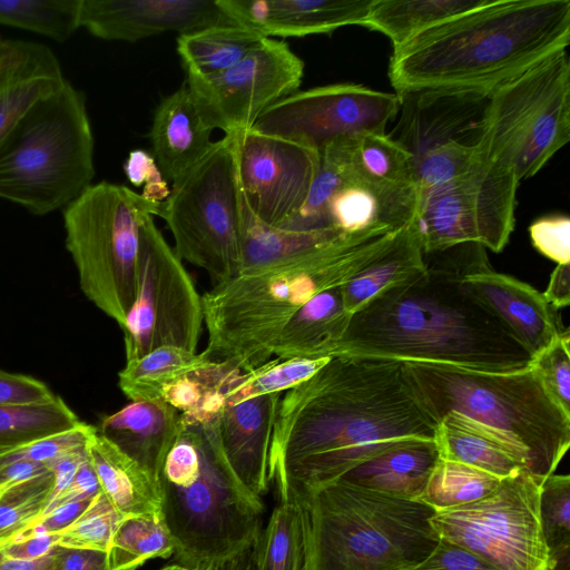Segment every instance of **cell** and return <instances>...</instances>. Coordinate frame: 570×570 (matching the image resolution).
Segmentation results:
<instances>
[{
  "label": "cell",
  "mask_w": 570,
  "mask_h": 570,
  "mask_svg": "<svg viewBox=\"0 0 570 570\" xmlns=\"http://www.w3.org/2000/svg\"><path fill=\"white\" fill-rule=\"evenodd\" d=\"M438 423L413 390L404 362L340 354L282 394L269 458L278 500L340 479Z\"/></svg>",
  "instance_id": "6da1fadb"
},
{
  "label": "cell",
  "mask_w": 570,
  "mask_h": 570,
  "mask_svg": "<svg viewBox=\"0 0 570 570\" xmlns=\"http://www.w3.org/2000/svg\"><path fill=\"white\" fill-rule=\"evenodd\" d=\"M485 257V248L474 243L424 253L421 274L382 291L352 314L336 355L490 372L532 366L529 351L463 283Z\"/></svg>",
  "instance_id": "7a4b0ae2"
},
{
  "label": "cell",
  "mask_w": 570,
  "mask_h": 570,
  "mask_svg": "<svg viewBox=\"0 0 570 570\" xmlns=\"http://www.w3.org/2000/svg\"><path fill=\"white\" fill-rule=\"evenodd\" d=\"M570 41L569 0H487L393 50L395 94L469 90L487 96Z\"/></svg>",
  "instance_id": "3957f363"
},
{
  "label": "cell",
  "mask_w": 570,
  "mask_h": 570,
  "mask_svg": "<svg viewBox=\"0 0 570 570\" xmlns=\"http://www.w3.org/2000/svg\"><path fill=\"white\" fill-rule=\"evenodd\" d=\"M395 233L350 235L325 248L243 271L216 284L202 295L208 332L204 354L210 361H234L243 372L266 363L293 315L315 295L351 281L386 248Z\"/></svg>",
  "instance_id": "277c9868"
},
{
  "label": "cell",
  "mask_w": 570,
  "mask_h": 570,
  "mask_svg": "<svg viewBox=\"0 0 570 570\" xmlns=\"http://www.w3.org/2000/svg\"><path fill=\"white\" fill-rule=\"evenodd\" d=\"M419 400L438 423L463 419L497 438L532 475L554 473L570 445V415L546 390L533 366L490 372L404 362Z\"/></svg>",
  "instance_id": "5b68a950"
},
{
  "label": "cell",
  "mask_w": 570,
  "mask_h": 570,
  "mask_svg": "<svg viewBox=\"0 0 570 570\" xmlns=\"http://www.w3.org/2000/svg\"><path fill=\"white\" fill-rule=\"evenodd\" d=\"M286 499L302 512L304 570H413L439 542L435 511L419 501L341 480Z\"/></svg>",
  "instance_id": "8992f818"
},
{
  "label": "cell",
  "mask_w": 570,
  "mask_h": 570,
  "mask_svg": "<svg viewBox=\"0 0 570 570\" xmlns=\"http://www.w3.org/2000/svg\"><path fill=\"white\" fill-rule=\"evenodd\" d=\"M158 483L177 563L199 568L256 542L263 500L252 494L228 466L214 422L198 425L183 421Z\"/></svg>",
  "instance_id": "52a82bcc"
},
{
  "label": "cell",
  "mask_w": 570,
  "mask_h": 570,
  "mask_svg": "<svg viewBox=\"0 0 570 570\" xmlns=\"http://www.w3.org/2000/svg\"><path fill=\"white\" fill-rule=\"evenodd\" d=\"M94 176L86 98L66 80L36 101L1 141L0 198L46 215L76 199Z\"/></svg>",
  "instance_id": "ba28073f"
},
{
  "label": "cell",
  "mask_w": 570,
  "mask_h": 570,
  "mask_svg": "<svg viewBox=\"0 0 570 570\" xmlns=\"http://www.w3.org/2000/svg\"><path fill=\"white\" fill-rule=\"evenodd\" d=\"M161 203L108 181L90 185L63 209L66 247L86 297L120 327L136 297L140 223Z\"/></svg>",
  "instance_id": "9c48e42d"
},
{
  "label": "cell",
  "mask_w": 570,
  "mask_h": 570,
  "mask_svg": "<svg viewBox=\"0 0 570 570\" xmlns=\"http://www.w3.org/2000/svg\"><path fill=\"white\" fill-rule=\"evenodd\" d=\"M569 139L570 61L562 50L490 94L474 144L521 181L537 175Z\"/></svg>",
  "instance_id": "30bf717a"
},
{
  "label": "cell",
  "mask_w": 570,
  "mask_h": 570,
  "mask_svg": "<svg viewBox=\"0 0 570 570\" xmlns=\"http://www.w3.org/2000/svg\"><path fill=\"white\" fill-rule=\"evenodd\" d=\"M161 217L181 259L204 269L216 283L240 271L242 195L235 135L214 141L208 153L173 181Z\"/></svg>",
  "instance_id": "8fae6325"
},
{
  "label": "cell",
  "mask_w": 570,
  "mask_h": 570,
  "mask_svg": "<svg viewBox=\"0 0 570 570\" xmlns=\"http://www.w3.org/2000/svg\"><path fill=\"white\" fill-rule=\"evenodd\" d=\"M543 481L528 471L502 479L482 499L431 517L439 539L479 556L498 570H550L540 523Z\"/></svg>",
  "instance_id": "7c38bea8"
},
{
  "label": "cell",
  "mask_w": 570,
  "mask_h": 570,
  "mask_svg": "<svg viewBox=\"0 0 570 570\" xmlns=\"http://www.w3.org/2000/svg\"><path fill=\"white\" fill-rule=\"evenodd\" d=\"M519 184L482 156L465 174L420 193L412 225L423 253L465 243L501 252L514 229Z\"/></svg>",
  "instance_id": "4fadbf2b"
},
{
  "label": "cell",
  "mask_w": 570,
  "mask_h": 570,
  "mask_svg": "<svg viewBox=\"0 0 570 570\" xmlns=\"http://www.w3.org/2000/svg\"><path fill=\"white\" fill-rule=\"evenodd\" d=\"M203 325L202 295L154 216L145 214L136 297L121 327L126 362L161 346L196 352Z\"/></svg>",
  "instance_id": "5bb4252c"
},
{
  "label": "cell",
  "mask_w": 570,
  "mask_h": 570,
  "mask_svg": "<svg viewBox=\"0 0 570 570\" xmlns=\"http://www.w3.org/2000/svg\"><path fill=\"white\" fill-rule=\"evenodd\" d=\"M401 105L396 94L357 83H333L297 90L278 100L252 129L321 154L341 138L385 132Z\"/></svg>",
  "instance_id": "9a60e30c"
},
{
  "label": "cell",
  "mask_w": 570,
  "mask_h": 570,
  "mask_svg": "<svg viewBox=\"0 0 570 570\" xmlns=\"http://www.w3.org/2000/svg\"><path fill=\"white\" fill-rule=\"evenodd\" d=\"M304 61L284 40L264 38L245 58L210 77L185 81L205 125L236 135L278 100L297 91Z\"/></svg>",
  "instance_id": "2e32d148"
},
{
  "label": "cell",
  "mask_w": 570,
  "mask_h": 570,
  "mask_svg": "<svg viewBox=\"0 0 570 570\" xmlns=\"http://www.w3.org/2000/svg\"><path fill=\"white\" fill-rule=\"evenodd\" d=\"M242 196L262 222L284 227L304 205L320 168V154L252 128L235 135Z\"/></svg>",
  "instance_id": "e0dca14e"
},
{
  "label": "cell",
  "mask_w": 570,
  "mask_h": 570,
  "mask_svg": "<svg viewBox=\"0 0 570 570\" xmlns=\"http://www.w3.org/2000/svg\"><path fill=\"white\" fill-rule=\"evenodd\" d=\"M235 23L218 0H81L79 10V27L108 41L136 42Z\"/></svg>",
  "instance_id": "ac0fdd59"
},
{
  "label": "cell",
  "mask_w": 570,
  "mask_h": 570,
  "mask_svg": "<svg viewBox=\"0 0 570 570\" xmlns=\"http://www.w3.org/2000/svg\"><path fill=\"white\" fill-rule=\"evenodd\" d=\"M465 286L482 301L537 356L563 332L557 309L531 285L492 269L488 257L463 277Z\"/></svg>",
  "instance_id": "d6986e66"
},
{
  "label": "cell",
  "mask_w": 570,
  "mask_h": 570,
  "mask_svg": "<svg viewBox=\"0 0 570 570\" xmlns=\"http://www.w3.org/2000/svg\"><path fill=\"white\" fill-rule=\"evenodd\" d=\"M282 393L225 405L214 422L219 449L238 481L262 499L271 485L269 458Z\"/></svg>",
  "instance_id": "ffe728a7"
},
{
  "label": "cell",
  "mask_w": 570,
  "mask_h": 570,
  "mask_svg": "<svg viewBox=\"0 0 570 570\" xmlns=\"http://www.w3.org/2000/svg\"><path fill=\"white\" fill-rule=\"evenodd\" d=\"M374 0H218L238 23L263 37L301 38L362 26Z\"/></svg>",
  "instance_id": "44dd1931"
},
{
  "label": "cell",
  "mask_w": 570,
  "mask_h": 570,
  "mask_svg": "<svg viewBox=\"0 0 570 570\" xmlns=\"http://www.w3.org/2000/svg\"><path fill=\"white\" fill-rule=\"evenodd\" d=\"M66 79L50 48L26 40H0V144L22 115Z\"/></svg>",
  "instance_id": "7402d4cb"
},
{
  "label": "cell",
  "mask_w": 570,
  "mask_h": 570,
  "mask_svg": "<svg viewBox=\"0 0 570 570\" xmlns=\"http://www.w3.org/2000/svg\"><path fill=\"white\" fill-rule=\"evenodd\" d=\"M183 428L180 413L164 400L130 401L102 417L97 429L157 481Z\"/></svg>",
  "instance_id": "603a6c76"
},
{
  "label": "cell",
  "mask_w": 570,
  "mask_h": 570,
  "mask_svg": "<svg viewBox=\"0 0 570 570\" xmlns=\"http://www.w3.org/2000/svg\"><path fill=\"white\" fill-rule=\"evenodd\" d=\"M212 132L186 82L161 99L148 137L151 155L166 180L175 181L208 153L214 144Z\"/></svg>",
  "instance_id": "cb8c5ba5"
},
{
  "label": "cell",
  "mask_w": 570,
  "mask_h": 570,
  "mask_svg": "<svg viewBox=\"0 0 570 570\" xmlns=\"http://www.w3.org/2000/svg\"><path fill=\"white\" fill-rule=\"evenodd\" d=\"M321 153L328 154L351 181L383 190L416 187L412 154L385 132L341 138Z\"/></svg>",
  "instance_id": "d4e9b609"
},
{
  "label": "cell",
  "mask_w": 570,
  "mask_h": 570,
  "mask_svg": "<svg viewBox=\"0 0 570 570\" xmlns=\"http://www.w3.org/2000/svg\"><path fill=\"white\" fill-rule=\"evenodd\" d=\"M341 287L324 291L303 305L276 337L272 355L281 360L336 355L352 316Z\"/></svg>",
  "instance_id": "484cf974"
},
{
  "label": "cell",
  "mask_w": 570,
  "mask_h": 570,
  "mask_svg": "<svg viewBox=\"0 0 570 570\" xmlns=\"http://www.w3.org/2000/svg\"><path fill=\"white\" fill-rule=\"evenodd\" d=\"M439 460L440 452L434 440H413L360 463L337 480L417 501Z\"/></svg>",
  "instance_id": "4316f807"
},
{
  "label": "cell",
  "mask_w": 570,
  "mask_h": 570,
  "mask_svg": "<svg viewBox=\"0 0 570 570\" xmlns=\"http://www.w3.org/2000/svg\"><path fill=\"white\" fill-rule=\"evenodd\" d=\"M88 455L101 491L122 517L161 512L158 481L98 430Z\"/></svg>",
  "instance_id": "83f0119b"
},
{
  "label": "cell",
  "mask_w": 570,
  "mask_h": 570,
  "mask_svg": "<svg viewBox=\"0 0 570 570\" xmlns=\"http://www.w3.org/2000/svg\"><path fill=\"white\" fill-rule=\"evenodd\" d=\"M242 195V193H240ZM350 236L335 228L289 229L257 218L242 196L240 271H249L325 248Z\"/></svg>",
  "instance_id": "f1b7e54d"
},
{
  "label": "cell",
  "mask_w": 570,
  "mask_h": 570,
  "mask_svg": "<svg viewBox=\"0 0 570 570\" xmlns=\"http://www.w3.org/2000/svg\"><path fill=\"white\" fill-rule=\"evenodd\" d=\"M424 268V253L411 222L395 233L377 257L341 287L346 311L353 314L382 291L421 274Z\"/></svg>",
  "instance_id": "f546056e"
},
{
  "label": "cell",
  "mask_w": 570,
  "mask_h": 570,
  "mask_svg": "<svg viewBox=\"0 0 570 570\" xmlns=\"http://www.w3.org/2000/svg\"><path fill=\"white\" fill-rule=\"evenodd\" d=\"M264 38L240 23L216 24L178 35L176 49L187 77L204 78L233 67Z\"/></svg>",
  "instance_id": "4dcf8cb0"
},
{
  "label": "cell",
  "mask_w": 570,
  "mask_h": 570,
  "mask_svg": "<svg viewBox=\"0 0 570 570\" xmlns=\"http://www.w3.org/2000/svg\"><path fill=\"white\" fill-rule=\"evenodd\" d=\"M487 0H374L362 23L385 35L396 50L416 36Z\"/></svg>",
  "instance_id": "1f68e13d"
},
{
  "label": "cell",
  "mask_w": 570,
  "mask_h": 570,
  "mask_svg": "<svg viewBox=\"0 0 570 570\" xmlns=\"http://www.w3.org/2000/svg\"><path fill=\"white\" fill-rule=\"evenodd\" d=\"M434 441L440 458L500 479L527 471L497 438L453 415H446L438 422Z\"/></svg>",
  "instance_id": "d6a6232c"
},
{
  "label": "cell",
  "mask_w": 570,
  "mask_h": 570,
  "mask_svg": "<svg viewBox=\"0 0 570 570\" xmlns=\"http://www.w3.org/2000/svg\"><path fill=\"white\" fill-rule=\"evenodd\" d=\"M243 371L230 360L206 361L165 387L163 400L174 406L184 422L207 425L225 406L224 393Z\"/></svg>",
  "instance_id": "836d02e7"
},
{
  "label": "cell",
  "mask_w": 570,
  "mask_h": 570,
  "mask_svg": "<svg viewBox=\"0 0 570 570\" xmlns=\"http://www.w3.org/2000/svg\"><path fill=\"white\" fill-rule=\"evenodd\" d=\"M209 358L177 346H161L127 361L118 374V385L130 401L163 400L166 386Z\"/></svg>",
  "instance_id": "e575fe53"
},
{
  "label": "cell",
  "mask_w": 570,
  "mask_h": 570,
  "mask_svg": "<svg viewBox=\"0 0 570 570\" xmlns=\"http://www.w3.org/2000/svg\"><path fill=\"white\" fill-rule=\"evenodd\" d=\"M175 549L163 511L124 517L108 549L109 566L111 570H137L150 559L169 558Z\"/></svg>",
  "instance_id": "d590c367"
},
{
  "label": "cell",
  "mask_w": 570,
  "mask_h": 570,
  "mask_svg": "<svg viewBox=\"0 0 570 570\" xmlns=\"http://www.w3.org/2000/svg\"><path fill=\"white\" fill-rule=\"evenodd\" d=\"M256 570H304L305 541L299 505L278 500L254 544Z\"/></svg>",
  "instance_id": "8d00e7d4"
},
{
  "label": "cell",
  "mask_w": 570,
  "mask_h": 570,
  "mask_svg": "<svg viewBox=\"0 0 570 570\" xmlns=\"http://www.w3.org/2000/svg\"><path fill=\"white\" fill-rule=\"evenodd\" d=\"M81 421L56 396L43 403L0 406V448L18 449L78 426Z\"/></svg>",
  "instance_id": "74e56055"
},
{
  "label": "cell",
  "mask_w": 570,
  "mask_h": 570,
  "mask_svg": "<svg viewBox=\"0 0 570 570\" xmlns=\"http://www.w3.org/2000/svg\"><path fill=\"white\" fill-rule=\"evenodd\" d=\"M502 479L440 458L419 502L441 511L475 502L494 491Z\"/></svg>",
  "instance_id": "f35d334b"
},
{
  "label": "cell",
  "mask_w": 570,
  "mask_h": 570,
  "mask_svg": "<svg viewBox=\"0 0 570 570\" xmlns=\"http://www.w3.org/2000/svg\"><path fill=\"white\" fill-rule=\"evenodd\" d=\"M330 357L274 358L237 374L224 393L225 405L237 404L266 394L284 393L303 383L328 362Z\"/></svg>",
  "instance_id": "ab89813d"
},
{
  "label": "cell",
  "mask_w": 570,
  "mask_h": 570,
  "mask_svg": "<svg viewBox=\"0 0 570 570\" xmlns=\"http://www.w3.org/2000/svg\"><path fill=\"white\" fill-rule=\"evenodd\" d=\"M81 0H0V24L62 42L79 28Z\"/></svg>",
  "instance_id": "60d3db41"
},
{
  "label": "cell",
  "mask_w": 570,
  "mask_h": 570,
  "mask_svg": "<svg viewBox=\"0 0 570 570\" xmlns=\"http://www.w3.org/2000/svg\"><path fill=\"white\" fill-rule=\"evenodd\" d=\"M540 523L550 558V570H569L570 476L552 473L540 492Z\"/></svg>",
  "instance_id": "b9f144b4"
},
{
  "label": "cell",
  "mask_w": 570,
  "mask_h": 570,
  "mask_svg": "<svg viewBox=\"0 0 570 570\" xmlns=\"http://www.w3.org/2000/svg\"><path fill=\"white\" fill-rule=\"evenodd\" d=\"M53 483L51 472L24 482L0 497V548L19 539L38 521Z\"/></svg>",
  "instance_id": "7bdbcfd3"
},
{
  "label": "cell",
  "mask_w": 570,
  "mask_h": 570,
  "mask_svg": "<svg viewBox=\"0 0 570 570\" xmlns=\"http://www.w3.org/2000/svg\"><path fill=\"white\" fill-rule=\"evenodd\" d=\"M482 155L475 144L450 140L413 158L417 193L443 185L469 171Z\"/></svg>",
  "instance_id": "ee69618b"
},
{
  "label": "cell",
  "mask_w": 570,
  "mask_h": 570,
  "mask_svg": "<svg viewBox=\"0 0 570 570\" xmlns=\"http://www.w3.org/2000/svg\"><path fill=\"white\" fill-rule=\"evenodd\" d=\"M122 518L101 491L80 517L59 533L58 546L108 552L115 530Z\"/></svg>",
  "instance_id": "f6af8a7d"
},
{
  "label": "cell",
  "mask_w": 570,
  "mask_h": 570,
  "mask_svg": "<svg viewBox=\"0 0 570 570\" xmlns=\"http://www.w3.org/2000/svg\"><path fill=\"white\" fill-rule=\"evenodd\" d=\"M532 366L546 390L559 406L570 415V341L569 331L533 357Z\"/></svg>",
  "instance_id": "bcb514c9"
},
{
  "label": "cell",
  "mask_w": 570,
  "mask_h": 570,
  "mask_svg": "<svg viewBox=\"0 0 570 570\" xmlns=\"http://www.w3.org/2000/svg\"><path fill=\"white\" fill-rule=\"evenodd\" d=\"M97 428L81 422L78 426L13 449L4 454V461L29 460L46 465L88 448Z\"/></svg>",
  "instance_id": "7dc6e473"
},
{
  "label": "cell",
  "mask_w": 570,
  "mask_h": 570,
  "mask_svg": "<svg viewBox=\"0 0 570 570\" xmlns=\"http://www.w3.org/2000/svg\"><path fill=\"white\" fill-rule=\"evenodd\" d=\"M533 247L557 264L570 263V219L562 214L542 216L529 227Z\"/></svg>",
  "instance_id": "c3c4849f"
},
{
  "label": "cell",
  "mask_w": 570,
  "mask_h": 570,
  "mask_svg": "<svg viewBox=\"0 0 570 570\" xmlns=\"http://www.w3.org/2000/svg\"><path fill=\"white\" fill-rule=\"evenodd\" d=\"M124 171L131 185L144 186L141 195L147 199L163 203L168 197L170 189L167 180L148 151L131 150L124 164Z\"/></svg>",
  "instance_id": "681fc988"
},
{
  "label": "cell",
  "mask_w": 570,
  "mask_h": 570,
  "mask_svg": "<svg viewBox=\"0 0 570 570\" xmlns=\"http://www.w3.org/2000/svg\"><path fill=\"white\" fill-rule=\"evenodd\" d=\"M55 399L56 395L43 382L0 370V406L43 403Z\"/></svg>",
  "instance_id": "f907efd6"
},
{
  "label": "cell",
  "mask_w": 570,
  "mask_h": 570,
  "mask_svg": "<svg viewBox=\"0 0 570 570\" xmlns=\"http://www.w3.org/2000/svg\"><path fill=\"white\" fill-rule=\"evenodd\" d=\"M413 570H498L479 556L439 539L429 557Z\"/></svg>",
  "instance_id": "816d5d0a"
},
{
  "label": "cell",
  "mask_w": 570,
  "mask_h": 570,
  "mask_svg": "<svg viewBox=\"0 0 570 570\" xmlns=\"http://www.w3.org/2000/svg\"><path fill=\"white\" fill-rule=\"evenodd\" d=\"M99 492H101L100 484L90 463V460L88 459L80 465L73 479L66 487V489L46 505L38 521L60 505L95 498Z\"/></svg>",
  "instance_id": "f5cc1de1"
},
{
  "label": "cell",
  "mask_w": 570,
  "mask_h": 570,
  "mask_svg": "<svg viewBox=\"0 0 570 570\" xmlns=\"http://www.w3.org/2000/svg\"><path fill=\"white\" fill-rule=\"evenodd\" d=\"M49 570H111L108 552L58 547Z\"/></svg>",
  "instance_id": "db71d44e"
},
{
  "label": "cell",
  "mask_w": 570,
  "mask_h": 570,
  "mask_svg": "<svg viewBox=\"0 0 570 570\" xmlns=\"http://www.w3.org/2000/svg\"><path fill=\"white\" fill-rule=\"evenodd\" d=\"M59 534L36 533L0 548L8 558L37 560L52 553L59 546Z\"/></svg>",
  "instance_id": "11a10c76"
},
{
  "label": "cell",
  "mask_w": 570,
  "mask_h": 570,
  "mask_svg": "<svg viewBox=\"0 0 570 570\" xmlns=\"http://www.w3.org/2000/svg\"><path fill=\"white\" fill-rule=\"evenodd\" d=\"M92 500L94 498L60 505L59 508L41 518L38 522H36L35 525L19 539L36 533L59 534L61 531L72 524L78 517H80V514L88 508Z\"/></svg>",
  "instance_id": "9f6ffc18"
},
{
  "label": "cell",
  "mask_w": 570,
  "mask_h": 570,
  "mask_svg": "<svg viewBox=\"0 0 570 570\" xmlns=\"http://www.w3.org/2000/svg\"><path fill=\"white\" fill-rule=\"evenodd\" d=\"M4 454L0 463V497L24 482L52 472L48 465L40 462L29 460L6 462Z\"/></svg>",
  "instance_id": "6f0895ef"
},
{
  "label": "cell",
  "mask_w": 570,
  "mask_h": 570,
  "mask_svg": "<svg viewBox=\"0 0 570 570\" xmlns=\"http://www.w3.org/2000/svg\"><path fill=\"white\" fill-rule=\"evenodd\" d=\"M546 301L556 309L569 306L570 303V263L557 264L551 273L544 293Z\"/></svg>",
  "instance_id": "680465c9"
},
{
  "label": "cell",
  "mask_w": 570,
  "mask_h": 570,
  "mask_svg": "<svg viewBox=\"0 0 570 570\" xmlns=\"http://www.w3.org/2000/svg\"><path fill=\"white\" fill-rule=\"evenodd\" d=\"M254 544L228 558L204 564L198 570H256Z\"/></svg>",
  "instance_id": "91938a15"
},
{
  "label": "cell",
  "mask_w": 570,
  "mask_h": 570,
  "mask_svg": "<svg viewBox=\"0 0 570 570\" xmlns=\"http://www.w3.org/2000/svg\"><path fill=\"white\" fill-rule=\"evenodd\" d=\"M56 550L37 560L11 559L0 552V570H49Z\"/></svg>",
  "instance_id": "94428289"
},
{
  "label": "cell",
  "mask_w": 570,
  "mask_h": 570,
  "mask_svg": "<svg viewBox=\"0 0 570 570\" xmlns=\"http://www.w3.org/2000/svg\"><path fill=\"white\" fill-rule=\"evenodd\" d=\"M157 570H198V568H187L185 566H181L179 563H170V564H167L165 567H161Z\"/></svg>",
  "instance_id": "6125c7cd"
},
{
  "label": "cell",
  "mask_w": 570,
  "mask_h": 570,
  "mask_svg": "<svg viewBox=\"0 0 570 570\" xmlns=\"http://www.w3.org/2000/svg\"><path fill=\"white\" fill-rule=\"evenodd\" d=\"M10 450H13V449H1V448H0V454H1V453H4V452H8V451H10Z\"/></svg>",
  "instance_id": "be15d7a7"
},
{
  "label": "cell",
  "mask_w": 570,
  "mask_h": 570,
  "mask_svg": "<svg viewBox=\"0 0 570 570\" xmlns=\"http://www.w3.org/2000/svg\"><path fill=\"white\" fill-rule=\"evenodd\" d=\"M10 451H11V450H10ZM4 453H7V452H4ZM4 453H1V454H0V463H1L2 455H3Z\"/></svg>",
  "instance_id": "e7e4bbea"
}]
</instances>
